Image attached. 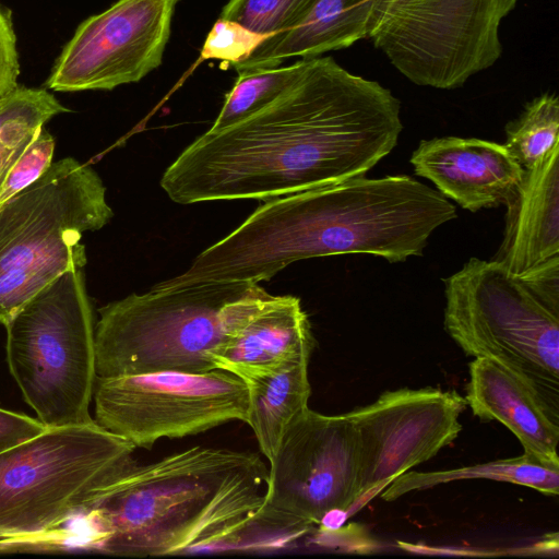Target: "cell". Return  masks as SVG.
I'll list each match as a JSON object with an SVG mask.
<instances>
[{
  "label": "cell",
  "instance_id": "obj_24",
  "mask_svg": "<svg viewBox=\"0 0 559 559\" xmlns=\"http://www.w3.org/2000/svg\"><path fill=\"white\" fill-rule=\"evenodd\" d=\"M319 0H229L221 16L270 36L297 26Z\"/></svg>",
  "mask_w": 559,
  "mask_h": 559
},
{
  "label": "cell",
  "instance_id": "obj_22",
  "mask_svg": "<svg viewBox=\"0 0 559 559\" xmlns=\"http://www.w3.org/2000/svg\"><path fill=\"white\" fill-rule=\"evenodd\" d=\"M69 110L46 88L20 85L7 97L0 105V175L38 129Z\"/></svg>",
  "mask_w": 559,
  "mask_h": 559
},
{
  "label": "cell",
  "instance_id": "obj_14",
  "mask_svg": "<svg viewBox=\"0 0 559 559\" xmlns=\"http://www.w3.org/2000/svg\"><path fill=\"white\" fill-rule=\"evenodd\" d=\"M409 162L417 176L471 212L504 205L524 174L504 144L475 138L423 140Z\"/></svg>",
  "mask_w": 559,
  "mask_h": 559
},
{
  "label": "cell",
  "instance_id": "obj_8",
  "mask_svg": "<svg viewBox=\"0 0 559 559\" xmlns=\"http://www.w3.org/2000/svg\"><path fill=\"white\" fill-rule=\"evenodd\" d=\"M5 328L10 372L37 419L47 428L93 421L95 326L82 269L37 292Z\"/></svg>",
  "mask_w": 559,
  "mask_h": 559
},
{
  "label": "cell",
  "instance_id": "obj_16",
  "mask_svg": "<svg viewBox=\"0 0 559 559\" xmlns=\"http://www.w3.org/2000/svg\"><path fill=\"white\" fill-rule=\"evenodd\" d=\"M504 205L503 237L492 260L520 276L559 260V143L524 169Z\"/></svg>",
  "mask_w": 559,
  "mask_h": 559
},
{
  "label": "cell",
  "instance_id": "obj_29",
  "mask_svg": "<svg viewBox=\"0 0 559 559\" xmlns=\"http://www.w3.org/2000/svg\"><path fill=\"white\" fill-rule=\"evenodd\" d=\"M3 100H4V99H3ZM3 100H0V105H1V103H2Z\"/></svg>",
  "mask_w": 559,
  "mask_h": 559
},
{
  "label": "cell",
  "instance_id": "obj_27",
  "mask_svg": "<svg viewBox=\"0 0 559 559\" xmlns=\"http://www.w3.org/2000/svg\"><path fill=\"white\" fill-rule=\"evenodd\" d=\"M20 61L12 12L0 4V100L9 97L20 85Z\"/></svg>",
  "mask_w": 559,
  "mask_h": 559
},
{
  "label": "cell",
  "instance_id": "obj_3",
  "mask_svg": "<svg viewBox=\"0 0 559 559\" xmlns=\"http://www.w3.org/2000/svg\"><path fill=\"white\" fill-rule=\"evenodd\" d=\"M267 471L255 453L211 447L135 463L92 508L108 535L100 552L217 549L264 504Z\"/></svg>",
  "mask_w": 559,
  "mask_h": 559
},
{
  "label": "cell",
  "instance_id": "obj_2",
  "mask_svg": "<svg viewBox=\"0 0 559 559\" xmlns=\"http://www.w3.org/2000/svg\"><path fill=\"white\" fill-rule=\"evenodd\" d=\"M454 218L448 198L411 176L357 177L266 201L162 284H258L293 262L348 253L402 262Z\"/></svg>",
  "mask_w": 559,
  "mask_h": 559
},
{
  "label": "cell",
  "instance_id": "obj_10",
  "mask_svg": "<svg viewBox=\"0 0 559 559\" xmlns=\"http://www.w3.org/2000/svg\"><path fill=\"white\" fill-rule=\"evenodd\" d=\"M94 420L134 448L198 435L248 417L245 381L222 369L97 377Z\"/></svg>",
  "mask_w": 559,
  "mask_h": 559
},
{
  "label": "cell",
  "instance_id": "obj_13",
  "mask_svg": "<svg viewBox=\"0 0 559 559\" xmlns=\"http://www.w3.org/2000/svg\"><path fill=\"white\" fill-rule=\"evenodd\" d=\"M466 407L454 390L403 388L347 412L358 441V501L452 443Z\"/></svg>",
  "mask_w": 559,
  "mask_h": 559
},
{
  "label": "cell",
  "instance_id": "obj_5",
  "mask_svg": "<svg viewBox=\"0 0 559 559\" xmlns=\"http://www.w3.org/2000/svg\"><path fill=\"white\" fill-rule=\"evenodd\" d=\"M266 293L240 282L156 284L111 301L95 325L96 376L213 370L211 354Z\"/></svg>",
  "mask_w": 559,
  "mask_h": 559
},
{
  "label": "cell",
  "instance_id": "obj_17",
  "mask_svg": "<svg viewBox=\"0 0 559 559\" xmlns=\"http://www.w3.org/2000/svg\"><path fill=\"white\" fill-rule=\"evenodd\" d=\"M464 397L475 416L511 430L524 454L559 465V418L519 378L491 359L475 358Z\"/></svg>",
  "mask_w": 559,
  "mask_h": 559
},
{
  "label": "cell",
  "instance_id": "obj_9",
  "mask_svg": "<svg viewBox=\"0 0 559 559\" xmlns=\"http://www.w3.org/2000/svg\"><path fill=\"white\" fill-rule=\"evenodd\" d=\"M518 0H371L367 38L407 80L453 90L502 53L499 28Z\"/></svg>",
  "mask_w": 559,
  "mask_h": 559
},
{
  "label": "cell",
  "instance_id": "obj_25",
  "mask_svg": "<svg viewBox=\"0 0 559 559\" xmlns=\"http://www.w3.org/2000/svg\"><path fill=\"white\" fill-rule=\"evenodd\" d=\"M55 145L52 135L41 127L15 152L0 175V205L47 171L53 163Z\"/></svg>",
  "mask_w": 559,
  "mask_h": 559
},
{
  "label": "cell",
  "instance_id": "obj_15",
  "mask_svg": "<svg viewBox=\"0 0 559 559\" xmlns=\"http://www.w3.org/2000/svg\"><path fill=\"white\" fill-rule=\"evenodd\" d=\"M314 345L300 299L266 293L210 357L215 369L245 379L293 362L310 361Z\"/></svg>",
  "mask_w": 559,
  "mask_h": 559
},
{
  "label": "cell",
  "instance_id": "obj_28",
  "mask_svg": "<svg viewBox=\"0 0 559 559\" xmlns=\"http://www.w3.org/2000/svg\"><path fill=\"white\" fill-rule=\"evenodd\" d=\"M46 429L37 418L0 408V453Z\"/></svg>",
  "mask_w": 559,
  "mask_h": 559
},
{
  "label": "cell",
  "instance_id": "obj_20",
  "mask_svg": "<svg viewBox=\"0 0 559 559\" xmlns=\"http://www.w3.org/2000/svg\"><path fill=\"white\" fill-rule=\"evenodd\" d=\"M489 479L526 486L546 495L559 492V465L547 464L522 454L474 466L438 472H406L394 478L381 492L385 501H394L407 492L429 489L461 479Z\"/></svg>",
  "mask_w": 559,
  "mask_h": 559
},
{
  "label": "cell",
  "instance_id": "obj_1",
  "mask_svg": "<svg viewBox=\"0 0 559 559\" xmlns=\"http://www.w3.org/2000/svg\"><path fill=\"white\" fill-rule=\"evenodd\" d=\"M402 130L401 103L389 88L332 57L309 58L269 106L186 147L160 186L179 204L269 201L365 176Z\"/></svg>",
  "mask_w": 559,
  "mask_h": 559
},
{
  "label": "cell",
  "instance_id": "obj_23",
  "mask_svg": "<svg viewBox=\"0 0 559 559\" xmlns=\"http://www.w3.org/2000/svg\"><path fill=\"white\" fill-rule=\"evenodd\" d=\"M558 143L559 100L555 93L535 97L506 126L504 145L524 169L537 164Z\"/></svg>",
  "mask_w": 559,
  "mask_h": 559
},
{
  "label": "cell",
  "instance_id": "obj_11",
  "mask_svg": "<svg viewBox=\"0 0 559 559\" xmlns=\"http://www.w3.org/2000/svg\"><path fill=\"white\" fill-rule=\"evenodd\" d=\"M269 462L264 506L278 514L314 525L358 502V441L346 413L323 415L308 407Z\"/></svg>",
  "mask_w": 559,
  "mask_h": 559
},
{
  "label": "cell",
  "instance_id": "obj_18",
  "mask_svg": "<svg viewBox=\"0 0 559 559\" xmlns=\"http://www.w3.org/2000/svg\"><path fill=\"white\" fill-rule=\"evenodd\" d=\"M371 0H319L297 26L266 36L238 71L278 67L293 57L316 58L367 38Z\"/></svg>",
  "mask_w": 559,
  "mask_h": 559
},
{
  "label": "cell",
  "instance_id": "obj_19",
  "mask_svg": "<svg viewBox=\"0 0 559 559\" xmlns=\"http://www.w3.org/2000/svg\"><path fill=\"white\" fill-rule=\"evenodd\" d=\"M308 366L309 361L302 360L242 379L249 397L246 424L267 460L273 456L288 426L309 407Z\"/></svg>",
  "mask_w": 559,
  "mask_h": 559
},
{
  "label": "cell",
  "instance_id": "obj_12",
  "mask_svg": "<svg viewBox=\"0 0 559 559\" xmlns=\"http://www.w3.org/2000/svg\"><path fill=\"white\" fill-rule=\"evenodd\" d=\"M179 0H117L88 16L56 59L45 86L56 92L110 91L158 68Z\"/></svg>",
  "mask_w": 559,
  "mask_h": 559
},
{
  "label": "cell",
  "instance_id": "obj_21",
  "mask_svg": "<svg viewBox=\"0 0 559 559\" xmlns=\"http://www.w3.org/2000/svg\"><path fill=\"white\" fill-rule=\"evenodd\" d=\"M308 61L309 58H301L287 67L238 71L237 81L210 130L228 128L269 106L300 78Z\"/></svg>",
  "mask_w": 559,
  "mask_h": 559
},
{
  "label": "cell",
  "instance_id": "obj_7",
  "mask_svg": "<svg viewBox=\"0 0 559 559\" xmlns=\"http://www.w3.org/2000/svg\"><path fill=\"white\" fill-rule=\"evenodd\" d=\"M95 420L47 428L0 453V538L46 532L92 509L136 462Z\"/></svg>",
  "mask_w": 559,
  "mask_h": 559
},
{
  "label": "cell",
  "instance_id": "obj_26",
  "mask_svg": "<svg viewBox=\"0 0 559 559\" xmlns=\"http://www.w3.org/2000/svg\"><path fill=\"white\" fill-rule=\"evenodd\" d=\"M237 22L219 17L210 31L201 50L203 59H216L236 66L264 40Z\"/></svg>",
  "mask_w": 559,
  "mask_h": 559
},
{
  "label": "cell",
  "instance_id": "obj_4",
  "mask_svg": "<svg viewBox=\"0 0 559 559\" xmlns=\"http://www.w3.org/2000/svg\"><path fill=\"white\" fill-rule=\"evenodd\" d=\"M443 283L452 340L519 378L559 418V260L520 276L471 258Z\"/></svg>",
  "mask_w": 559,
  "mask_h": 559
},
{
  "label": "cell",
  "instance_id": "obj_6",
  "mask_svg": "<svg viewBox=\"0 0 559 559\" xmlns=\"http://www.w3.org/2000/svg\"><path fill=\"white\" fill-rule=\"evenodd\" d=\"M112 215L98 174L73 157L52 163L1 204L0 323L64 272L83 269V234L103 228Z\"/></svg>",
  "mask_w": 559,
  "mask_h": 559
}]
</instances>
